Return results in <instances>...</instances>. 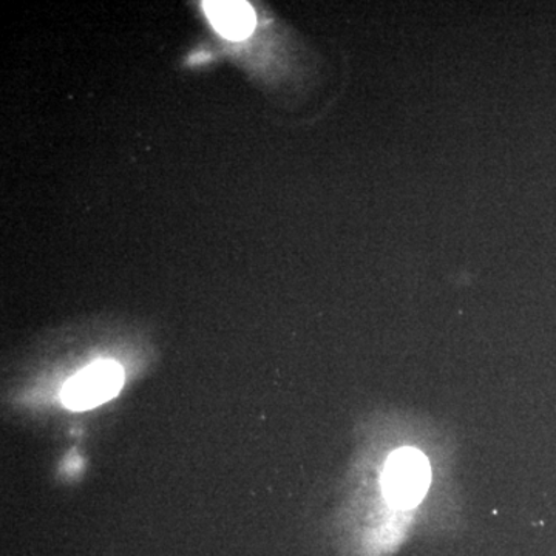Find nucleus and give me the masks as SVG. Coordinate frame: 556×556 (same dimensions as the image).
Listing matches in <instances>:
<instances>
[{
	"instance_id": "7ed1b4c3",
	"label": "nucleus",
	"mask_w": 556,
	"mask_h": 556,
	"mask_svg": "<svg viewBox=\"0 0 556 556\" xmlns=\"http://www.w3.org/2000/svg\"><path fill=\"white\" fill-rule=\"evenodd\" d=\"M203 9L215 30L232 40L247 39L257 22L252 7L248 2H239V0L204 2Z\"/></svg>"
},
{
	"instance_id": "f257e3e1",
	"label": "nucleus",
	"mask_w": 556,
	"mask_h": 556,
	"mask_svg": "<svg viewBox=\"0 0 556 556\" xmlns=\"http://www.w3.org/2000/svg\"><path fill=\"white\" fill-rule=\"evenodd\" d=\"M365 456L367 495L346 538V556H393L419 532H452L460 510L450 442L437 428L380 416Z\"/></svg>"
},
{
	"instance_id": "f03ea898",
	"label": "nucleus",
	"mask_w": 556,
	"mask_h": 556,
	"mask_svg": "<svg viewBox=\"0 0 556 556\" xmlns=\"http://www.w3.org/2000/svg\"><path fill=\"white\" fill-rule=\"evenodd\" d=\"M123 383L124 375L119 365L100 361L84 368L65 383L62 402L76 412L94 408L115 397Z\"/></svg>"
}]
</instances>
